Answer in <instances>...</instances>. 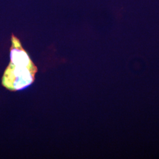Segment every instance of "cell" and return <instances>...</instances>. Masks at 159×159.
<instances>
[{"label":"cell","mask_w":159,"mask_h":159,"mask_svg":"<svg viewBox=\"0 0 159 159\" xmlns=\"http://www.w3.org/2000/svg\"><path fill=\"white\" fill-rule=\"evenodd\" d=\"M10 57V61L2 77V85L10 91L24 90L34 82L37 68L14 34L11 38Z\"/></svg>","instance_id":"1"}]
</instances>
